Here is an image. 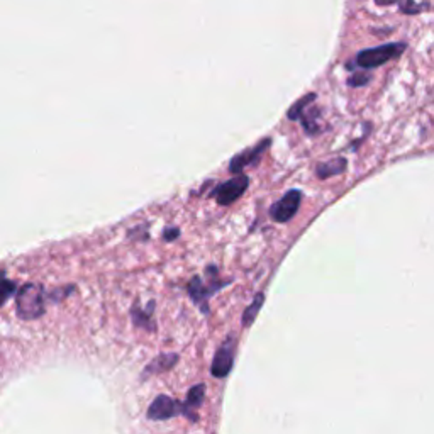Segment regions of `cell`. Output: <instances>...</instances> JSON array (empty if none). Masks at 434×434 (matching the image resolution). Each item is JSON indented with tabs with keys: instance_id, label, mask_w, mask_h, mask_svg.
<instances>
[{
	"instance_id": "cell-4",
	"label": "cell",
	"mask_w": 434,
	"mask_h": 434,
	"mask_svg": "<svg viewBox=\"0 0 434 434\" xmlns=\"http://www.w3.org/2000/svg\"><path fill=\"white\" fill-rule=\"evenodd\" d=\"M300 202H302V192L300 190H289L280 201H277L270 209V216L275 223H289L299 211Z\"/></svg>"
},
{
	"instance_id": "cell-6",
	"label": "cell",
	"mask_w": 434,
	"mask_h": 434,
	"mask_svg": "<svg viewBox=\"0 0 434 434\" xmlns=\"http://www.w3.org/2000/svg\"><path fill=\"white\" fill-rule=\"evenodd\" d=\"M234 353H236V339H234L233 336H229L216 351L214 360H212L211 365V374L217 376V379L228 376L234 365Z\"/></svg>"
},
{
	"instance_id": "cell-8",
	"label": "cell",
	"mask_w": 434,
	"mask_h": 434,
	"mask_svg": "<svg viewBox=\"0 0 434 434\" xmlns=\"http://www.w3.org/2000/svg\"><path fill=\"white\" fill-rule=\"evenodd\" d=\"M270 144H272V139L267 138V139L260 141L258 144H255L253 148L238 153L236 157L231 159V163H229V171H233V174H239L241 170H245V166L253 165L256 159H258L261 154H263L270 148Z\"/></svg>"
},
{
	"instance_id": "cell-14",
	"label": "cell",
	"mask_w": 434,
	"mask_h": 434,
	"mask_svg": "<svg viewBox=\"0 0 434 434\" xmlns=\"http://www.w3.org/2000/svg\"><path fill=\"white\" fill-rule=\"evenodd\" d=\"M316 100V94H307L305 97H302L300 100H297L294 105H292L290 110H289V119H292V121H295V119L302 117L304 116V109L307 107L309 104H312V102Z\"/></svg>"
},
{
	"instance_id": "cell-13",
	"label": "cell",
	"mask_w": 434,
	"mask_h": 434,
	"mask_svg": "<svg viewBox=\"0 0 434 434\" xmlns=\"http://www.w3.org/2000/svg\"><path fill=\"white\" fill-rule=\"evenodd\" d=\"M265 302V295L258 294L253 299V302L248 305V309L243 312V326H251L256 319V314L261 311V305Z\"/></svg>"
},
{
	"instance_id": "cell-19",
	"label": "cell",
	"mask_w": 434,
	"mask_h": 434,
	"mask_svg": "<svg viewBox=\"0 0 434 434\" xmlns=\"http://www.w3.org/2000/svg\"><path fill=\"white\" fill-rule=\"evenodd\" d=\"M379 6H392V4H396L397 0H375Z\"/></svg>"
},
{
	"instance_id": "cell-2",
	"label": "cell",
	"mask_w": 434,
	"mask_h": 434,
	"mask_svg": "<svg viewBox=\"0 0 434 434\" xmlns=\"http://www.w3.org/2000/svg\"><path fill=\"white\" fill-rule=\"evenodd\" d=\"M407 50L406 43H387L382 46L370 48V50H363L356 55L355 63L358 68L371 70L376 66H382L393 58H398Z\"/></svg>"
},
{
	"instance_id": "cell-3",
	"label": "cell",
	"mask_w": 434,
	"mask_h": 434,
	"mask_svg": "<svg viewBox=\"0 0 434 434\" xmlns=\"http://www.w3.org/2000/svg\"><path fill=\"white\" fill-rule=\"evenodd\" d=\"M207 270L211 272V285H203V282L201 280V277H194L192 282H190L189 285V295L192 297V300L196 302L199 307H201L202 312L209 311L207 309V302H209V297L221 289V287H224L228 282H219V278H217V268L216 267H207Z\"/></svg>"
},
{
	"instance_id": "cell-7",
	"label": "cell",
	"mask_w": 434,
	"mask_h": 434,
	"mask_svg": "<svg viewBox=\"0 0 434 434\" xmlns=\"http://www.w3.org/2000/svg\"><path fill=\"white\" fill-rule=\"evenodd\" d=\"M180 414H184V404L168 396H158L148 409V419L152 420H168Z\"/></svg>"
},
{
	"instance_id": "cell-12",
	"label": "cell",
	"mask_w": 434,
	"mask_h": 434,
	"mask_svg": "<svg viewBox=\"0 0 434 434\" xmlns=\"http://www.w3.org/2000/svg\"><path fill=\"white\" fill-rule=\"evenodd\" d=\"M153 309L154 304H152V307H148L146 311H141L138 305L131 309V316L132 321H134V326L143 327L146 331H154V322H153Z\"/></svg>"
},
{
	"instance_id": "cell-9",
	"label": "cell",
	"mask_w": 434,
	"mask_h": 434,
	"mask_svg": "<svg viewBox=\"0 0 434 434\" xmlns=\"http://www.w3.org/2000/svg\"><path fill=\"white\" fill-rule=\"evenodd\" d=\"M203 397H206V385L197 383L192 387L185 397L184 402V416L190 420H197V409L202 406Z\"/></svg>"
},
{
	"instance_id": "cell-10",
	"label": "cell",
	"mask_w": 434,
	"mask_h": 434,
	"mask_svg": "<svg viewBox=\"0 0 434 434\" xmlns=\"http://www.w3.org/2000/svg\"><path fill=\"white\" fill-rule=\"evenodd\" d=\"M176 361H179V355H175V353H166V355L157 356L143 370V379H146V376L158 375V374H163V371L171 370V369H174V365H175Z\"/></svg>"
},
{
	"instance_id": "cell-5",
	"label": "cell",
	"mask_w": 434,
	"mask_h": 434,
	"mask_svg": "<svg viewBox=\"0 0 434 434\" xmlns=\"http://www.w3.org/2000/svg\"><path fill=\"white\" fill-rule=\"evenodd\" d=\"M248 185H250V179L246 175H236L234 179L224 181L219 187L214 190L212 197L216 199L217 203L221 206H231L238 201L243 194L246 192Z\"/></svg>"
},
{
	"instance_id": "cell-18",
	"label": "cell",
	"mask_w": 434,
	"mask_h": 434,
	"mask_svg": "<svg viewBox=\"0 0 434 434\" xmlns=\"http://www.w3.org/2000/svg\"><path fill=\"white\" fill-rule=\"evenodd\" d=\"M180 236V229L176 228H168L165 229V233H163V238L166 239V241H174V239H176Z\"/></svg>"
},
{
	"instance_id": "cell-17",
	"label": "cell",
	"mask_w": 434,
	"mask_h": 434,
	"mask_svg": "<svg viewBox=\"0 0 434 434\" xmlns=\"http://www.w3.org/2000/svg\"><path fill=\"white\" fill-rule=\"evenodd\" d=\"M16 290V285L14 282L7 280V278H4V295H2V302H7V299L11 297L12 294H14Z\"/></svg>"
},
{
	"instance_id": "cell-1",
	"label": "cell",
	"mask_w": 434,
	"mask_h": 434,
	"mask_svg": "<svg viewBox=\"0 0 434 434\" xmlns=\"http://www.w3.org/2000/svg\"><path fill=\"white\" fill-rule=\"evenodd\" d=\"M46 311L44 307V294L38 283H26L21 287L16 297V312L19 319L34 321L39 319Z\"/></svg>"
},
{
	"instance_id": "cell-11",
	"label": "cell",
	"mask_w": 434,
	"mask_h": 434,
	"mask_svg": "<svg viewBox=\"0 0 434 434\" xmlns=\"http://www.w3.org/2000/svg\"><path fill=\"white\" fill-rule=\"evenodd\" d=\"M346 165L348 163L344 158H333V159H329V162L319 163L316 168V174L319 179H322V180L331 179V176L343 174V171L346 170Z\"/></svg>"
},
{
	"instance_id": "cell-15",
	"label": "cell",
	"mask_w": 434,
	"mask_h": 434,
	"mask_svg": "<svg viewBox=\"0 0 434 434\" xmlns=\"http://www.w3.org/2000/svg\"><path fill=\"white\" fill-rule=\"evenodd\" d=\"M426 7H429V4H426V2L418 4L416 0H401V11L407 16L419 14V12L424 11Z\"/></svg>"
},
{
	"instance_id": "cell-16",
	"label": "cell",
	"mask_w": 434,
	"mask_h": 434,
	"mask_svg": "<svg viewBox=\"0 0 434 434\" xmlns=\"http://www.w3.org/2000/svg\"><path fill=\"white\" fill-rule=\"evenodd\" d=\"M370 80H371V75H369L366 72H358L348 80V85L349 87H363V85H366Z\"/></svg>"
}]
</instances>
